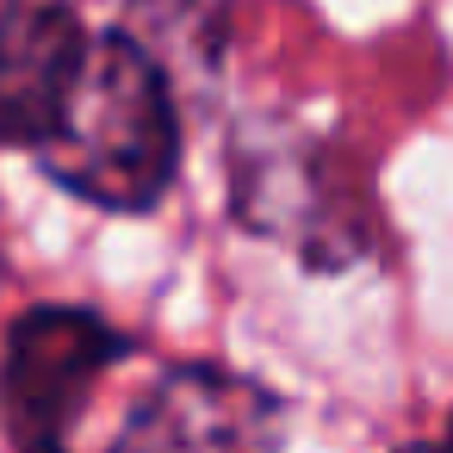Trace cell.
I'll use <instances>...</instances> for the list:
<instances>
[{"mask_svg": "<svg viewBox=\"0 0 453 453\" xmlns=\"http://www.w3.org/2000/svg\"><path fill=\"white\" fill-rule=\"evenodd\" d=\"M88 26L63 0H13L0 13V143L38 150L75 69Z\"/></svg>", "mask_w": 453, "mask_h": 453, "instance_id": "4", "label": "cell"}, {"mask_svg": "<svg viewBox=\"0 0 453 453\" xmlns=\"http://www.w3.org/2000/svg\"><path fill=\"white\" fill-rule=\"evenodd\" d=\"M7 7H13V0H0V13H7Z\"/></svg>", "mask_w": 453, "mask_h": 453, "instance_id": "8", "label": "cell"}, {"mask_svg": "<svg viewBox=\"0 0 453 453\" xmlns=\"http://www.w3.org/2000/svg\"><path fill=\"white\" fill-rule=\"evenodd\" d=\"M112 453H286V410L230 366H168L125 416Z\"/></svg>", "mask_w": 453, "mask_h": 453, "instance_id": "3", "label": "cell"}, {"mask_svg": "<svg viewBox=\"0 0 453 453\" xmlns=\"http://www.w3.org/2000/svg\"><path fill=\"white\" fill-rule=\"evenodd\" d=\"M397 453H447L441 441H410V447H397Z\"/></svg>", "mask_w": 453, "mask_h": 453, "instance_id": "6", "label": "cell"}, {"mask_svg": "<svg viewBox=\"0 0 453 453\" xmlns=\"http://www.w3.org/2000/svg\"><path fill=\"white\" fill-rule=\"evenodd\" d=\"M323 156L311 150V143H292V150H242L236 156V205H242V224H255V230H267L273 236V224L286 218V205L292 199H304L298 205V224H292V242L298 249H354V236H348V218L335 211V205H323L329 193H323Z\"/></svg>", "mask_w": 453, "mask_h": 453, "instance_id": "5", "label": "cell"}, {"mask_svg": "<svg viewBox=\"0 0 453 453\" xmlns=\"http://www.w3.org/2000/svg\"><path fill=\"white\" fill-rule=\"evenodd\" d=\"M38 168L100 211H150L180 168V119L162 63L125 32H88L81 69L32 150Z\"/></svg>", "mask_w": 453, "mask_h": 453, "instance_id": "1", "label": "cell"}, {"mask_svg": "<svg viewBox=\"0 0 453 453\" xmlns=\"http://www.w3.org/2000/svg\"><path fill=\"white\" fill-rule=\"evenodd\" d=\"M131 354V342L81 304H32L0 342V428L13 453H69L94 385Z\"/></svg>", "mask_w": 453, "mask_h": 453, "instance_id": "2", "label": "cell"}, {"mask_svg": "<svg viewBox=\"0 0 453 453\" xmlns=\"http://www.w3.org/2000/svg\"><path fill=\"white\" fill-rule=\"evenodd\" d=\"M0 286H7V224H0Z\"/></svg>", "mask_w": 453, "mask_h": 453, "instance_id": "7", "label": "cell"}]
</instances>
